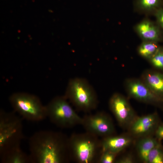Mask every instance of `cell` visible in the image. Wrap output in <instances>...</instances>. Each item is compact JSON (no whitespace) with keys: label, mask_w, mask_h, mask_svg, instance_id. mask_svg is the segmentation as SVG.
Masks as SVG:
<instances>
[{"label":"cell","mask_w":163,"mask_h":163,"mask_svg":"<svg viewBox=\"0 0 163 163\" xmlns=\"http://www.w3.org/2000/svg\"><path fill=\"white\" fill-rule=\"evenodd\" d=\"M109 106L118 123L123 127L129 128L137 117L127 99L120 94L115 93L111 96Z\"/></svg>","instance_id":"obj_8"},{"label":"cell","mask_w":163,"mask_h":163,"mask_svg":"<svg viewBox=\"0 0 163 163\" xmlns=\"http://www.w3.org/2000/svg\"><path fill=\"white\" fill-rule=\"evenodd\" d=\"M117 163H133L134 162L133 157L130 155L123 156L115 161Z\"/></svg>","instance_id":"obj_23"},{"label":"cell","mask_w":163,"mask_h":163,"mask_svg":"<svg viewBox=\"0 0 163 163\" xmlns=\"http://www.w3.org/2000/svg\"><path fill=\"white\" fill-rule=\"evenodd\" d=\"M65 97L78 110L88 112L96 108L98 101L96 92L88 82L82 78L71 79Z\"/></svg>","instance_id":"obj_2"},{"label":"cell","mask_w":163,"mask_h":163,"mask_svg":"<svg viewBox=\"0 0 163 163\" xmlns=\"http://www.w3.org/2000/svg\"><path fill=\"white\" fill-rule=\"evenodd\" d=\"M97 136L87 132L72 135L68 139V151L80 163H89L95 157L101 146Z\"/></svg>","instance_id":"obj_6"},{"label":"cell","mask_w":163,"mask_h":163,"mask_svg":"<svg viewBox=\"0 0 163 163\" xmlns=\"http://www.w3.org/2000/svg\"><path fill=\"white\" fill-rule=\"evenodd\" d=\"M160 46L158 43L143 41L138 49L139 54L142 57L149 60L156 53Z\"/></svg>","instance_id":"obj_17"},{"label":"cell","mask_w":163,"mask_h":163,"mask_svg":"<svg viewBox=\"0 0 163 163\" xmlns=\"http://www.w3.org/2000/svg\"><path fill=\"white\" fill-rule=\"evenodd\" d=\"M135 30L142 41H149L158 43L163 40L162 29L149 19H145L138 23Z\"/></svg>","instance_id":"obj_11"},{"label":"cell","mask_w":163,"mask_h":163,"mask_svg":"<svg viewBox=\"0 0 163 163\" xmlns=\"http://www.w3.org/2000/svg\"><path fill=\"white\" fill-rule=\"evenodd\" d=\"M47 117L56 126L70 128L82 125L83 119L75 111L65 96H58L46 106Z\"/></svg>","instance_id":"obj_5"},{"label":"cell","mask_w":163,"mask_h":163,"mask_svg":"<svg viewBox=\"0 0 163 163\" xmlns=\"http://www.w3.org/2000/svg\"><path fill=\"white\" fill-rule=\"evenodd\" d=\"M82 125L87 132L97 137L112 135L115 131L111 119L103 112L86 115L83 118Z\"/></svg>","instance_id":"obj_7"},{"label":"cell","mask_w":163,"mask_h":163,"mask_svg":"<svg viewBox=\"0 0 163 163\" xmlns=\"http://www.w3.org/2000/svg\"><path fill=\"white\" fill-rule=\"evenodd\" d=\"M156 21V24L163 29V7L157 9L154 13Z\"/></svg>","instance_id":"obj_21"},{"label":"cell","mask_w":163,"mask_h":163,"mask_svg":"<svg viewBox=\"0 0 163 163\" xmlns=\"http://www.w3.org/2000/svg\"><path fill=\"white\" fill-rule=\"evenodd\" d=\"M155 137L159 141L163 140V123H159L154 133Z\"/></svg>","instance_id":"obj_22"},{"label":"cell","mask_w":163,"mask_h":163,"mask_svg":"<svg viewBox=\"0 0 163 163\" xmlns=\"http://www.w3.org/2000/svg\"><path fill=\"white\" fill-rule=\"evenodd\" d=\"M159 124L158 116L156 113L137 117L129 127L132 136L142 137L154 133Z\"/></svg>","instance_id":"obj_10"},{"label":"cell","mask_w":163,"mask_h":163,"mask_svg":"<svg viewBox=\"0 0 163 163\" xmlns=\"http://www.w3.org/2000/svg\"><path fill=\"white\" fill-rule=\"evenodd\" d=\"M126 88L129 96L137 100L154 104L163 102V100L155 95L141 79H128Z\"/></svg>","instance_id":"obj_9"},{"label":"cell","mask_w":163,"mask_h":163,"mask_svg":"<svg viewBox=\"0 0 163 163\" xmlns=\"http://www.w3.org/2000/svg\"><path fill=\"white\" fill-rule=\"evenodd\" d=\"M147 163H163V147L161 143L150 151Z\"/></svg>","instance_id":"obj_18"},{"label":"cell","mask_w":163,"mask_h":163,"mask_svg":"<svg viewBox=\"0 0 163 163\" xmlns=\"http://www.w3.org/2000/svg\"><path fill=\"white\" fill-rule=\"evenodd\" d=\"M117 154L108 151H102L99 162L101 163H112L115 161Z\"/></svg>","instance_id":"obj_20"},{"label":"cell","mask_w":163,"mask_h":163,"mask_svg":"<svg viewBox=\"0 0 163 163\" xmlns=\"http://www.w3.org/2000/svg\"><path fill=\"white\" fill-rule=\"evenodd\" d=\"M68 139L62 133L49 130L37 132L28 144L31 163H62L69 153Z\"/></svg>","instance_id":"obj_1"},{"label":"cell","mask_w":163,"mask_h":163,"mask_svg":"<svg viewBox=\"0 0 163 163\" xmlns=\"http://www.w3.org/2000/svg\"><path fill=\"white\" fill-rule=\"evenodd\" d=\"M101 142L102 151H108L117 154L128 147L133 142L130 136L112 135L104 137Z\"/></svg>","instance_id":"obj_12"},{"label":"cell","mask_w":163,"mask_h":163,"mask_svg":"<svg viewBox=\"0 0 163 163\" xmlns=\"http://www.w3.org/2000/svg\"><path fill=\"white\" fill-rule=\"evenodd\" d=\"M161 143L155 137L150 136L141 137L136 144V149L139 157L145 163H147L149 154L151 150Z\"/></svg>","instance_id":"obj_15"},{"label":"cell","mask_w":163,"mask_h":163,"mask_svg":"<svg viewBox=\"0 0 163 163\" xmlns=\"http://www.w3.org/2000/svg\"><path fill=\"white\" fill-rule=\"evenodd\" d=\"M149 61L155 68L163 70V47L160 46L157 51Z\"/></svg>","instance_id":"obj_19"},{"label":"cell","mask_w":163,"mask_h":163,"mask_svg":"<svg viewBox=\"0 0 163 163\" xmlns=\"http://www.w3.org/2000/svg\"><path fill=\"white\" fill-rule=\"evenodd\" d=\"M141 80L155 95L163 100V73L148 71L142 74Z\"/></svg>","instance_id":"obj_13"},{"label":"cell","mask_w":163,"mask_h":163,"mask_svg":"<svg viewBox=\"0 0 163 163\" xmlns=\"http://www.w3.org/2000/svg\"><path fill=\"white\" fill-rule=\"evenodd\" d=\"M21 117L13 112L0 111V154L20 145L24 138Z\"/></svg>","instance_id":"obj_3"},{"label":"cell","mask_w":163,"mask_h":163,"mask_svg":"<svg viewBox=\"0 0 163 163\" xmlns=\"http://www.w3.org/2000/svg\"><path fill=\"white\" fill-rule=\"evenodd\" d=\"M2 163H31L29 155L22 150L20 145L11 148L0 154Z\"/></svg>","instance_id":"obj_14"},{"label":"cell","mask_w":163,"mask_h":163,"mask_svg":"<svg viewBox=\"0 0 163 163\" xmlns=\"http://www.w3.org/2000/svg\"><path fill=\"white\" fill-rule=\"evenodd\" d=\"M9 100L14 111L22 118L38 122L47 117L46 106L35 95L24 92L16 93L10 96Z\"/></svg>","instance_id":"obj_4"},{"label":"cell","mask_w":163,"mask_h":163,"mask_svg":"<svg viewBox=\"0 0 163 163\" xmlns=\"http://www.w3.org/2000/svg\"><path fill=\"white\" fill-rule=\"evenodd\" d=\"M163 0H136L135 8L142 13H154L158 8L163 7Z\"/></svg>","instance_id":"obj_16"}]
</instances>
